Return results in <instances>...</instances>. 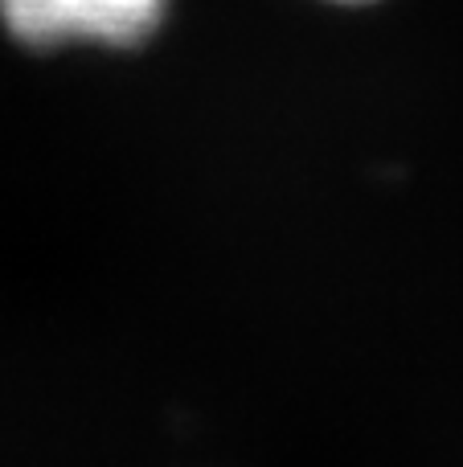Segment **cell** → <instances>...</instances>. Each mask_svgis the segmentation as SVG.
<instances>
[{
  "mask_svg": "<svg viewBox=\"0 0 463 467\" xmlns=\"http://www.w3.org/2000/svg\"><path fill=\"white\" fill-rule=\"evenodd\" d=\"M336 5H369V0H336Z\"/></svg>",
  "mask_w": 463,
  "mask_h": 467,
  "instance_id": "7a4b0ae2",
  "label": "cell"
},
{
  "mask_svg": "<svg viewBox=\"0 0 463 467\" xmlns=\"http://www.w3.org/2000/svg\"><path fill=\"white\" fill-rule=\"evenodd\" d=\"M169 0H0V21L21 46H107L123 49L152 37Z\"/></svg>",
  "mask_w": 463,
  "mask_h": 467,
  "instance_id": "6da1fadb",
  "label": "cell"
}]
</instances>
